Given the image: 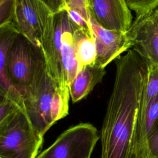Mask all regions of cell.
<instances>
[{
  "instance_id": "19",
  "label": "cell",
  "mask_w": 158,
  "mask_h": 158,
  "mask_svg": "<svg viewBox=\"0 0 158 158\" xmlns=\"http://www.w3.org/2000/svg\"><path fill=\"white\" fill-rule=\"evenodd\" d=\"M65 10L66 11L69 17L75 25L82 29L93 31L90 22L86 20L80 13L69 7H67Z\"/></svg>"
},
{
  "instance_id": "16",
  "label": "cell",
  "mask_w": 158,
  "mask_h": 158,
  "mask_svg": "<svg viewBox=\"0 0 158 158\" xmlns=\"http://www.w3.org/2000/svg\"><path fill=\"white\" fill-rule=\"evenodd\" d=\"M130 10L135 12L136 17L145 15L158 6V0H126Z\"/></svg>"
},
{
  "instance_id": "10",
  "label": "cell",
  "mask_w": 158,
  "mask_h": 158,
  "mask_svg": "<svg viewBox=\"0 0 158 158\" xmlns=\"http://www.w3.org/2000/svg\"><path fill=\"white\" fill-rule=\"evenodd\" d=\"M66 11L54 14V30L44 41L41 48L49 76L59 86H68L65 81L62 60V33Z\"/></svg>"
},
{
  "instance_id": "5",
  "label": "cell",
  "mask_w": 158,
  "mask_h": 158,
  "mask_svg": "<svg viewBox=\"0 0 158 158\" xmlns=\"http://www.w3.org/2000/svg\"><path fill=\"white\" fill-rule=\"evenodd\" d=\"M44 64L41 49L21 34L18 35L9 49L6 60V72L12 85L22 93L31 85Z\"/></svg>"
},
{
  "instance_id": "9",
  "label": "cell",
  "mask_w": 158,
  "mask_h": 158,
  "mask_svg": "<svg viewBox=\"0 0 158 158\" xmlns=\"http://www.w3.org/2000/svg\"><path fill=\"white\" fill-rule=\"evenodd\" d=\"M88 10L97 23L107 30L125 33L133 22L126 0H89Z\"/></svg>"
},
{
  "instance_id": "15",
  "label": "cell",
  "mask_w": 158,
  "mask_h": 158,
  "mask_svg": "<svg viewBox=\"0 0 158 158\" xmlns=\"http://www.w3.org/2000/svg\"><path fill=\"white\" fill-rule=\"evenodd\" d=\"M148 73L144 82L139 112L143 110L153 99L158 96V65L147 64Z\"/></svg>"
},
{
  "instance_id": "3",
  "label": "cell",
  "mask_w": 158,
  "mask_h": 158,
  "mask_svg": "<svg viewBox=\"0 0 158 158\" xmlns=\"http://www.w3.org/2000/svg\"><path fill=\"white\" fill-rule=\"evenodd\" d=\"M43 141L25 107L0 119V158H36Z\"/></svg>"
},
{
  "instance_id": "1",
  "label": "cell",
  "mask_w": 158,
  "mask_h": 158,
  "mask_svg": "<svg viewBox=\"0 0 158 158\" xmlns=\"http://www.w3.org/2000/svg\"><path fill=\"white\" fill-rule=\"evenodd\" d=\"M102 126L101 158H138L136 135L147 63L132 49L118 57Z\"/></svg>"
},
{
  "instance_id": "4",
  "label": "cell",
  "mask_w": 158,
  "mask_h": 158,
  "mask_svg": "<svg viewBox=\"0 0 158 158\" xmlns=\"http://www.w3.org/2000/svg\"><path fill=\"white\" fill-rule=\"evenodd\" d=\"M12 23L20 34L41 48L54 30V14L41 0H15Z\"/></svg>"
},
{
  "instance_id": "11",
  "label": "cell",
  "mask_w": 158,
  "mask_h": 158,
  "mask_svg": "<svg viewBox=\"0 0 158 158\" xmlns=\"http://www.w3.org/2000/svg\"><path fill=\"white\" fill-rule=\"evenodd\" d=\"M77 27L69 17L67 12L62 33V60L64 79L69 85L80 72L73 43V31Z\"/></svg>"
},
{
  "instance_id": "21",
  "label": "cell",
  "mask_w": 158,
  "mask_h": 158,
  "mask_svg": "<svg viewBox=\"0 0 158 158\" xmlns=\"http://www.w3.org/2000/svg\"><path fill=\"white\" fill-rule=\"evenodd\" d=\"M44 3L50 10L56 14L66 9L68 5L69 0H41Z\"/></svg>"
},
{
  "instance_id": "7",
  "label": "cell",
  "mask_w": 158,
  "mask_h": 158,
  "mask_svg": "<svg viewBox=\"0 0 158 158\" xmlns=\"http://www.w3.org/2000/svg\"><path fill=\"white\" fill-rule=\"evenodd\" d=\"M132 46L147 64L158 65V6L136 17L127 31Z\"/></svg>"
},
{
  "instance_id": "8",
  "label": "cell",
  "mask_w": 158,
  "mask_h": 158,
  "mask_svg": "<svg viewBox=\"0 0 158 158\" xmlns=\"http://www.w3.org/2000/svg\"><path fill=\"white\" fill-rule=\"evenodd\" d=\"M90 23L96 47L94 65L105 69L123 52L131 48L132 43L127 32L110 30L102 27L90 15Z\"/></svg>"
},
{
  "instance_id": "17",
  "label": "cell",
  "mask_w": 158,
  "mask_h": 158,
  "mask_svg": "<svg viewBox=\"0 0 158 158\" xmlns=\"http://www.w3.org/2000/svg\"><path fill=\"white\" fill-rule=\"evenodd\" d=\"M141 158H158V126L148 138Z\"/></svg>"
},
{
  "instance_id": "18",
  "label": "cell",
  "mask_w": 158,
  "mask_h": 158,
  "mask_svg": "<svg viewBox=\"0 0 158 158\" xmlns=\"http://www.w3.org/2000/svg\"><path fill=\"white\" fill-rule=\"evenodd\" d=\"M15 0H0V26L12 23Z\"/></svg>"
},
{
  "instance_id": "14",
  "label": "cell",
  "mask_w": 158,
  "mask_h": 158,
  "mask_svg": "<svg viewBox=\"0 0 158 158\" xmlns=\"http://www.w3.org/2000/svg\"><path fill=\"white\" fill-rule=\"evenodd\" d=\"M19 32L12 23L0 26V82L1 90L12 87L6 72V60L9 49Z\"/></svg>"
},
{
  "instance_id": "20",
  "label": "cell",
  "mask_w": 158,
  "mask_h": 158,
  "mask_svg": "<svg viewBox=\"0 0 158 158\" xmlns=\"http://www.w3.org/2000/svg\"><path fill=\"white\" fill-rule=\"evenodd\" d=\"M88 2L89 0H69L67 7H69L78 11L84 17L86 20L90 22V14L88 10Z\"/></svg>"
},
{
  "instance_id": "12",
  "label": "cell",
  "mask_w": 158,
  "mask_h": 158,
  "mask_svg": "<svg viewBox=\"0 0 158 158\" xmlns=\"http://www.w3.org/2000/svg\"><path fill=\"white\" fill-rule=\"evenodd\" d=\"M105 73V69L94 65L83 67L69 85L72 101L75 103L85 98L102 81Z\"/></svg>"
},
{
  "instance_id": "6",
  "label": "cell",
  "mask_w": 158,
  "mask_h": 158,
  "mask_svg": "<svg viewBox=\"0 0 158 158\" xmlns=\"http://www.w3.org/2000/svg\"><path fill=\"white\" fill-rule=\"evenodd\" d=\"M99 138L94 125L81 123L64 131L36 158H90Z\"/></svg>"
},
{
  "instance_id": "2",
  "label": "cell",
  "mask_w": 158,
  "mask_h": 158,
  "mask_svg": "<svg viewBox=\"0 0 158 158\" xmlns=\"http://www.w3.org/2000/svg\"><path fill=\"white\" fill-rule=\"evenodd\" d=\"M22 94L27 115L43 136L57 121L69 114V86H59L49 76L46 64L40 67L31 85Z\"/></svg>"
},
{
  "instance_id": "13",
  "label": "cell",
  "mask_w": 158,
  "mask_h": 158,
  "mask_svg": "<svg viewBox=\"0 0 158 158\" xmlns=\"http://www.w3.org/2000/svg\"><path fill=\"white\" fill-rule=\"evenodd\" d=\"M73 35L75 52L80 70L85 66L94 65L96 47L93 31L77 27Z\"/></svg>"
}]
</instances>
